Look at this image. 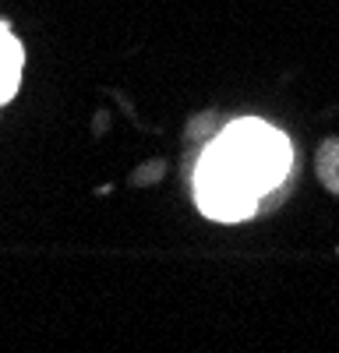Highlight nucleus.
<instances>
[{"instance_id": "nucleus-1", "label": "nucleus", "mask_w": 339, "mask_h": 353, "mask_svg": "<svg viewBox=\"0 0 339 353\" xmlns=\"http://www.w3.org/2000/svg\"><path fill=\"white\" fill-rule=\"evenodd\" d=\"M216 149L226 156L230 170L258 198L282 184V176L290 173V159H294L287 134H279L265 121H251V117L247 121H234L226 131H219Z\"/></svg>"}, {"instance_id": "nucleus-2", "label": "nucleus", "mask_w": 339, "mask_h": 353, "mask_svg": "<svg viewBox=\"0 0 339 353\" xmlns=\"http://www.w3.org/2000/svg\"><path fill=\"white\" fill-rule=\"evenodd\" d=\"M194 201L202 205L205 216L223 219V223H237V219H247L251 212H258V194L230 170L226 156L216 149V141L205 149V156L198 159Z\"/></svg>"}, {"instance_id": "nucleus-3", "label": "nucleus", "mask_w": 339, "mask_h": 353, "mask_svg": "<svg viewBox=\"0 0 339 353\" xmlns=\"http://www.w3.org/2000/svg\"><path fill=\"white\" fill-rule=\"evenodd\" d=\"M21 64H25V50L21 43L11 36L8 21H0V106H4L21 81Z\"/></svg>"}, {"instance_id": "nucleus-4", "label": "nucleus", "mask_w": 339, "mask_h": 353, "mask_svg": "<svg viewBox=\"0 0 339 353\" xmlns=\"http://www.w3.org/2000/svg\"><path fill=\"white\" fill-rule=\"evenodd\" d=\"M318 173L322 181L339 194V141H325L322 152H318Z\"/></svg>"}, {"instance_id": "nucleus-5", "label": "nucleus", "mask_w": 339, "mask_h": 353, "mask_svg": "<svg viewBox=\"0 0 339 353\" xmlns=\"http://www.w3.org/2000/svg\"><path fill=\"white\" fill-rule=\"evenodd\" d=\"M163 170H166V166H163L159 159H152L145 170H134V173H131V184H152V181H159V176H163Z\"/></svg>"}]
</instances>
